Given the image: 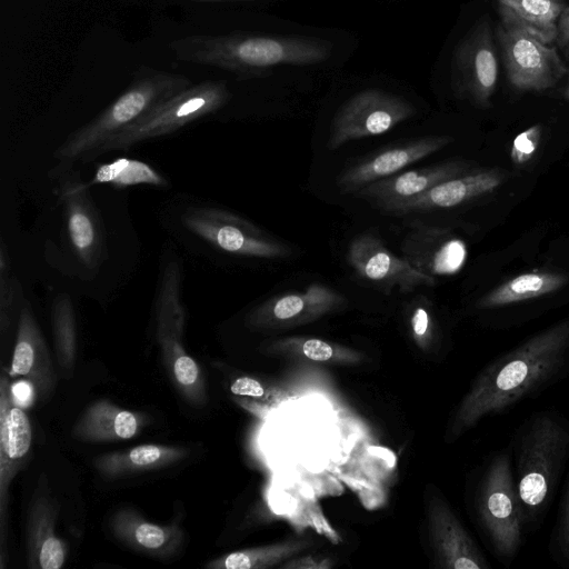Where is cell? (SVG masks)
<instances>
[{"label": "cell", "instance_id": "16", "mask_svg": "<svg viewBox=\"0 0 569 569\" xmlns=\"http://www.w3.org/2000/svg\"><path fill=\"white\" fill-rule=\"evenodd\" d=\"M452 140L449 136H425L382 149L342 171L337 179V186L341 193H356L361 188L429 157Z\"/></svg>", "mask_w": 569, "mask_h": 569}, {"label": "cell", "instance_id": "14", "mask_svg": "<svg viewBox=\"0 0 569 569\" xmlns=\"http://www.w3.org/2000/svg\"><path fill=\"white\" fill-rule=\"evenodd\" d=\"M428 528L438 566L448 569H491L481 548L441 493L428 500Z\"/></svg>", "mask_w": 569, "mask_h": 569}, {"label": "cell", "instance_id": "41", "mask_svg": "<svg viewBox=\"0 0 569 569\" xmlns=\"http://www.w3.org/2000/svg\"><path fill=\"white\" fill-rule=\"evenodd\" d=\"M563 97L569 100V86L567 87V89L565 90V93H563Z\"/></svg>", "mask_w": 569, "mask_h": 569}, {"label": "cell", "instance_id": "20", "mask_svg": "<svg viewBox=\"0 0 569 569\" xmlns=\"http://www.w3.org/2000/svg\"><path fill=\"white\" fill-rule=\"evenodd\" d=\"M505 176L503 171L497 169L461 174L412 198L385 204L381 209L403 216L453 208L492 192L502 183Z\"/></svg>", "mask_w": 569, "mask_h": 569}, {"label": "cell", "instance_id": "38", "mask_svg": "<svg viewBox=\"0 0 569 569\" xmlns=\"http://www.w3.org/2000/svg\"><path fill=\"white\" fill-rule=\"evenodd\" d=\"M332 562L325 557H312L306 556L300 557L298 559H292L287 561L284 565H281V568L289 569H325L330 568Z\"/></svg>", "mask_w": 569, "mask_h": 569}, {"label": "cell", "instance_id": "15", "mask_svg": "<svg viewBox=\"0 0 569 569\" xmlns=\"http://www.w3.org/2000/svg\"><path fill=\"white\" fill-rule=\"evenodd\" d=\"M346 298L327 284L313 282L300 291L274 296L252 310L249 323L259 328L289 327L313 321L346 305Z\"/></svg>", "mask_w": 569, "mask_h": 569}, {"label": "cell", "instance_id": "9", "mask_svg": "<svg viewBox=\"0 0 569 569\" xmlns=\"http://www.w3.org/2000/svg\"><path fill=\"white\" fill-rule=\"evenodd\" d=\"M497 37L506 73L520 91H543L555 87L568 72L557 50L529 32L516 14L499 4Z\"/></svg>", "mask_w": 569, "mask_h": 569}, {"label": "cell", "instance_id": "13", "mask_svg": "<svg viewBox=\"0 0 569 569\" xmlns=\"http://www.w3.org/2000/svg\"><path fill=\"white\" fill-rule=\"evenodd\" d=\"M9 376L0 378V567L4 568L7 505L9 486L26 463L32 442L30 420L16 405L10 392Z\"/></svg>", "mask_w": 569, "mask_h": 569}, {"label": "cell", "instance_id": "8", "mask_svg": "<svg viewBox=\"0 0 569 569\" xmlns=\"http://www.w3.org/2000/svg\"><path fill=\"white\" fill-rule=\"evenodd\" d=\"M183 230L217 252L242 258L281 259L291 249L264 230L231 211L196 206L180 216Z\"/></svg>", "mask_w": 569, "mask_h": 569}, {"label": "cell", "instance_id": "3", "mask_svg": "<svg viewBox=\"0 0 569 569\" xmlns=\"http://www.w3.org/2000/svg\"><path fill=\"white\" fill-rule=\"evenodd\" d=\"M169 49L182 62L241 77L261 76L282 64H319L332 54V43L323 39L242 32L186 36L171 41Z\"/></svg>", "mask_w": 569, "mask_h": 569}, {"label": "cell", "instance_id": "35", "mask_svg": "<svg viewBox=\"0 0 569 569\" xmlns=\"http://www.w3.org/2000/svg\"><path fill=\"white\" fill-rule=\"evenodd\" d=\"M302 355L313 361H327L335 356V348L327 341L309 338L300 342Z\"/></svg>", "mask_w": 569, "mask_h": 569}, {"label": "cell", "instance_id": "33", "mask_svg": "<svg viewBox=\"0 0 569 569\" xmlns=\"http://www.w3.org/2000/svg\"><path fill=\"white\" fill-rule=\"evenodd\" d=\"M541 139V127L532 126L515 137L510 158L516 166L527 163L536 153Z\"/></svg>", "mask_w": 569, "mask_h": 569}, {"label": "cell", "instance_id": "29", "mask_svg": "<svg viewBox=\"0 0 569 569\" xmlns=\"http://www.w3.org/2000/svg\"><path fill=\"white\" fill-rule=\"evenodd\" d=\"M52 331L58 365L64 377L73 372L77 356L74 310L68 295L58 296L51 311Z\"/></svg>", "mask_w": 569, "mask_h": 569}, {"label": "cell", "instance_id": "22", "mask_svg": "<svg viewBox=\"0 0 569 569\" xmlns=\"http://www.w3.org/2000/svg\"><path fill=\"white\" fill-rule=\"evenodd\" d=\"M470 164L455 160L436 163L377 180L355 194L370 200L380 208L385 204L405 200L423 193L437 184L463 174Z\"/></svg>", "mask_w": 569, "mask_h": 569}, {"label": "cell", "instance_id": "27", "mask_svg": "<svg viewBox=\"0 0 569 569\" xmlns=\"http://www.w3.org/2000/svg\"><path fill=\"white\" fill-rule=\"evenodd\" d=\"M307 541H288L249 549L237 550L220 558L210 560L208 569H266L280 565L305 550Z\"/></svg>", "mask_w": 569, "mask_h": 569}, {"label": "cell", "instance_id": "21", "mask_svg": "<svg viewBox=\"0 0 569 569\" xmlns=\"http://www.w3.org/2000/svg\"><path fill=\"white\" fill-rule=\"evenodd\" d=\"M9 376L26 377L33 383L37 397L42 400L49 398L56 387L52 360L28 301H23L20 309Z\"/></svg>", "mask_w": 569, "mask_h": 569}, {"label": "cell", "instance_id": "24", "mask_svg": "<svg viewBox=\"0 0 569 569\" xmlns=\"http://www.w3.org/2000/svg\"><path fill=\"white\" fill-rule=\"evenodd\" d=\"M146 418L108 400L91 403L77 420L72 435L82 441L102 442L134 437Z\"/></svg>", "mask_w": 569, "mask_h": 569}, {"label": "cell", "instance_id": "39", "mask_svg": "<svg viewBox=\"0 0 569 569\" xmlns=\"http://www.w3.org/2000/svg\"><path fill=\"white\" fill-rule=\"evenodd\" d=\"M556 40L561 49L569 52V7L563 8L559 16Z\"/></svg>", "mask_w": 569, "mask_h": 569}, {"label": "cell", "instance_id": "36", "mask_svg": "<svg viewBox=\"0 0 569 569\" xmlns=\"http://www.w3.org/2000/svg\"><path fill=\"white\" fill-rule=\"evenodd\" d=\"M10 392L13 402L23 409L31 406L37 398L36 388L28 379L11 383Z\"/></svg>", "mask_w": 569, "mask_h": 569}, {"label": "cell", "instance_id": "12", "mask_svg": "<svg viewBox=\"0 0 569 569\" xmlns=\"http://www.w3.org/2000/svg\"><path fill=\"white\" fill-rule=\"evenodd\" d=\"M347 262L360 279L377 286L386 293L393 289L408 293L418 287L436 284L433 277L419 271L403 257L396 256L371 233L358 234L351 240Z\"/></svg>", "mask_w": 569, "mask_h": 569}, {"label": "cell", "instance_id": "10", "mask_svg": "<svg viewBox=\"0 0 569 569\" xmlns=\"http://www.w3.org/2000/svg\"><path fill=\"white\" fill-rule=\"evenodd\" d=\"M415 107L405 98L379 89L359 91L337 110L327 147L342 144L391 130L415 114Z\"/></svg>", "mask_w": 569, "mask_h": 569}, {"label": "cell", "instance_id": "11", "mask_svg": "<svg viewBox=\"0 0 569 569\" xmlns=\"http://www.w3.org/2000/svg\"><path fill=\"white\" fill-rule=\"evenodd\" d=\"M452 84L480 107L490 104L498 81V59L488 18L479 19L460 40L451 66Z\"/></svg>", "mask_w": 569, "mask_h": 569}, {"label": "cell", "instance_id": "5", "mask_svg": "<svg viewBox=\"0 0 569 569\" xmlns=\"http://www.w3.org/2000/svg\"><path fill=\"white\" fill-rule=\"evenodd\" d=\"M179 73L148 70L91 121L73 131L57 149L62 162L89 160L112 137L141 119L157 104L189 87Z\"/></svg>", "mask_w": 569, "mask_h": 569}, {"label": "cell", "instance_id": "30", "mask_svg": "<svg viewBox=\"0 0 569 569\" xmlns=\"http://www.w3.org/2000/svg\"><path fill=\"white\" fill-rule=\"evenodd\" d=\"M111 183L118 187L147 183L166 186V179L149 164L132 159H118L100 166L88 186Z\"/></svg>", "mask_w": 569, "mask_h": 569}, {"label": "cell", "instance_id": "34", "mask_svg": "<svg viewBox=\"0 0 569 569\" xmlns=\"http://www.w3.org/2000/svg\"><path fill=\"white\" fill-rule=\"evenodd\" d=\"M410 327L415 339L419 343L428 342L432 333V317L427 307L418 305L412 308Z\"/></svg>", "mask_w": 569, "mask_h": 569}, {"label": "cell", "instance_id": "32", "mask_svg": "<svg viewBox=\"0 0 569 569\" xmlns=\"http://www.w3.org/2000/svg\"><path fill=\"white\" fill-rule=\"evenodd\" d=\"M19 291L18 283L11 274L9 254L2 241L0 247V329L2 333L10 326Z\"/></svg>", "mask_w": 569, "mask_h": 569}, {"label": "cell", "instance_id": "28", "mask_svg": "<svg viewBox=\"0 0 569 569\" xmlns=\"http://www.w3.org/2000/svg\"><path fill=\"white\" fill-rule=\"evenodd\" d=\"M510 9L525 28L546 43L557 37V23L563 4L558 0H498Z\"/></svg>", "mask_w": 569, "mask_h": 569}, {"label": "cell", "instance_id": "37", "mask_svg": "<svg viewBox=\"0 0 569 569\" xmlns=\"http://www.w3.org/2000/svg\"><path fill=\"white\" fill-rule=\"evenodd\" d=\"M230 390L234 395L250 396L256 398L262 397L264 393V389L261 383L258 380L249 377H241L236 379L232 382Z\"/></svg>", "mask_w": 569, "mask_h": 569}, {"label": "cell", "instance_id": "25", "mask_svg": "<svg viewBox=\"0 0 569 569\" xmlns=\"http://www.w3.org/2000/svg\"><path fill=\"white\" fill-rule=\"evenodd\" d=\"M188 455L183 447L148 443L104 453L94 459L93 466L104 478L114 479L163 468L184 459Z\"/></svg>", "mask_w": 569, "mask_h": 569}, {"label": "cell", "instance_id": "17", "mask_svg": "<svg viewBox=\"0 0 569 569\" xmlns=\"http://www.w3.org/2000/svg\"><path fill=\"white\" fill-rule=\"evenodd\" d=\"M400 250L411 266L433 278L459 272L468 253L465 241L448 229L421 222L410 227Z\"/></svg>", "mask_w": 569, "mask_h": 569}, {"label": "cell", "instance_id": "1", "mask_svg": "<svg viewBox=\"0 0 569 569\" xmlns=\"http://www.w3.org/2000/svg\"><path fill=\"white\" fill-rule=\"evenodd\" d=\"M569 377V317L486 363L453 410L447 438L457 440L486 418L508 413Z\"/></svg>", "mask_w": 569, "mask_h": 569}, {"label": "cell", "instance_id": "6", "mask_svg": "<svg viewBox=\"0 0 569 569\" xmlns=\"http://www.w3.org/2000/svg\"><path fill=\"white\" fill-rule=\"evenodd\" d=\"M181 280L180 263L168 259L161 269L154 301L156 337L170 379L186 400L200 405L207 399L206 385L198 363L182 342L186 311Z\"/></svg>", "mask_w": 569, "mask_h": 569}, {"label": "cell", "instance_id": "4", "mask_svg": "<svg viewBox=\"0 0 569 569\" xmlns=\"http://www.w3.org/2000/svg\"><path fill=\"white\" fill-rule=\"evenodd\" d=\"M471 508L493 558L509 568L520 553L527 530L512 473L509 445L490 452L476 471Z\"/></svg>", "mask_w": 569, "mask_h": 569}, {"label": "cell", "instance_id": "23", "mask_svg": "<svg viewBox=\"0 0 569 569\" xmlns=\"http://www.w3.org/2000/svg\"><path fill=\"white\" fill-rule=\"evenodd\" d=\"M110 527L122 543L151 557L170 558L183 543V532L178 523H153L130 508L116 511Z\"/></svg>", "mask_w": 569, "mask_h": 569}, {"label": "cell", "instance_id": "19", "mask_svg": "<svg viewBox=\"0 0 569 569\" xmlns=\"http://www.w3.org/2000/svg\"><path fill=\"white\" fill-rule=\"evenodd\" d=\"M89 186L73 177L61 182L66 231L76 257L87 268L103 259L104 242L98 213L88 196Z\"/></svg>", "mask_w": 569, "mask_h": 569}, {"label": "cell", "instance_id": "31", "mask_svg": "<svg viewBox=\"0 0 569 569\" xmlns=\"http://www.w3.org/2000/svg\"><path fill=\"white\" fill-rule=\"evenodd\" d=\"M547 552L557 567L569 569V468L553 526L549 533Z\"/></svg>", "mask_w": 569, "mask_h": 569}, {"label": "cell", "instance_id": "26", "mask_svg": "<svg viewBox=\"0 0 569 569\" xmlns=\"http://www.w3.org/2000/svg\"><path fill=\"white\" fill-rule=\"evenodd\" d=\"M569 278L563 273L533 271L517 276L482 296L475 308L493 310L537 299L562 288Z\"/></svg>", "mask_w": 569, "mask_h": 569}, {"label": "cell", "instance_id": "40", "mask_svg": "<svg viewBox=\"0 0 569 569\" xmlns=\"http://www.w3.org/2000/svg\"><path fill=\"white\" fill-rule=\"evenodd\" d=\"M193 1H203V2H224V1H254V0H193Z\"/></svg>", "mask_w": 569, "mask_h": 569}, {"label": "cell", "instance_id": "2", "mask_svg": "<svg viewBox=\"0 0 569 569\" xmlns=\"http://www.w3.org/2000/svg\"><path fill=\"white\" fill-rule=\"evenodd\" d=\"M527 533L537 531L569 465V417L557 408L531 412L508 442Z\"/></svg>", "mask_w": 569, "mask_h": 569}, {"label": "cell", "instance_id": "7", "mask_svg": "<svg viewBox=\"0 0 569 569\" xmlns=\"http://www.w3.org/2000/svg\"><path fill=\"white\" fill-rule=\"evenodd\" d=\"M230 97L231 93L222 81L208 80L190 84L112 137L99 149L97 156L112 150L128 149L139 142L172 133L218 111Z\"/></svg>", "mask_w": 569, "mask_h": 569}, {"label": "cell", "instance_id": "18", "mask_svg": "<svg viewBox=\"0 0 569 569\" xmlns=\"http://www.w3.org/2000/svg\"><path fill=\"white\" fill-rule=\"evenodd\" d=\"M58 509L47 476L41 473L29 503L26 523V549L31 569H59L66 561V545L56 532Z\"/></svg>", "mask_w": 569, "mask_h": 569}]
</instances>
